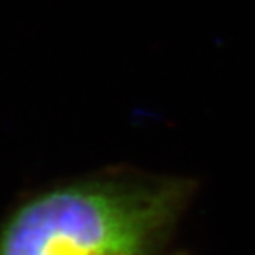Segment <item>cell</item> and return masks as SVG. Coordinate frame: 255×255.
<instances>
[{"label": "cell", "instance_id": "6da1fadb", "mask_svg": "<svg viewBox=\"0 0 255 255\" xmlns=\"http://www.w3.org/2000/svg\"><path fill=\"white\" fill-rule=\"evenodd\" d=\"M191 183L129 169L34 192L0 223V255H158L185 211Z\"/></svg>", "mask_w": 255, "mask_h": 255}]
</instances>
